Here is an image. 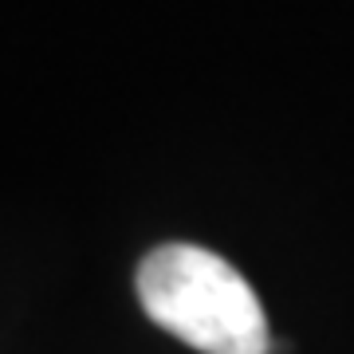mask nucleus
<instances>
[{
    "mask_svg": "<svg viewBox=\"0 0 354 354\" xmlns=\"http://www.w3.org/2000/svg\"><path fill=\"white\" fill-rule=\"evenodd\" d=\"M146 315L201 354H268V315L236 268L197 244H162L138 268Z\"/></svg>",
    "mask_w": 354,
    "mask_h": 354,
    "instance_id": "obj_1",
    "label": "nucleus"
}]
</instances>
